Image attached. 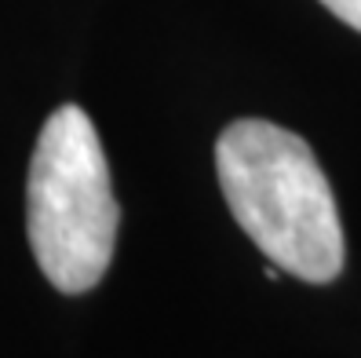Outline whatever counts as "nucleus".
<instances>
[{"mask_svg": "<svg viewBox=\"0 0 361 358\" xmlns=\"http://www.w3.org/2000/svg\"><path fill=\"white\" fill-rule=\"evenodd\" d=\"M322 4L339 18V23H347L350 30L361 33V0H322Z\"/></svg>", "mask_w": 361, "mask_h": 358, "instance_id": "nucleus-3", "label": "nucleus"}, {"mask_svg": "<svg viewBox=\"0 0 361 358\" xmlns=\"http://www.w3.org/2000/svg\"><path fill=\"white\" fill-rule=\"evenodd\" d=\"M223 198L259 252L300 282L343 270V227L307 139L259 117L233 121L216 143Z\"/></svg>", "mask_w": 361, "mask_h": 358, "instance_id": "nucleus-1", "label": "nucleus"}, {"mask_svg": "<svg viewBox=\"0 0 361 358\" xmlns=\"http://www.w3.org/2000/svg\"><path fill=\"white\" fill-rule=\"evenodd\" d=\"M121 205L92 117L59 107L37 136L26 183L33 256L59 292H88L114 260Z\"/></svg>", "mask_w": 361, "mask_h": 358, "instance_id": "nucleus-2", "label": "nucleus"}]
</instances>
